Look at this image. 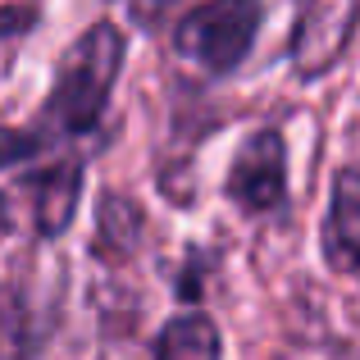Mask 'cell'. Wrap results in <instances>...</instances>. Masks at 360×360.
Segmentation results:
<instances>
[{
  "mask_svg": "<svg viewBox=\"0 0 360 360\" xmlns=\"http://www.w3.org/2000/svg\"><path fill=\"white\" fill-rule=\"evenodd\" d=\"M219 328L205 315H178L174 324L160 333L155 356L150 360H219Z\"/></svg>",
  "mask_w": 360,
  "mask_h": 360,
  "instance_id": "obj_7",
  "label": "cell"
},
{
  "mask_svg": "<svg viewBox=\"0 0 360 360\" xmlns=\"http://www.w3.org/2000/svg\"><path fill=\"white\" fill-rule=\"evenodd\" d=\"M324 251L333 269L352 274L360 283V169H342L333 187V210L324 229Z\"/></svg>",
  "mask_w": 360,
  "mask_h": 360,
  "instance_id": "obj_5",
  "label": "cell"
},
{
  "mask_svg": "<svg viewBox=\"0 0 360 360\" xmlns=\"http://www.w3.org/2000/svg\"><path fill=\"white\" fill-rule=\"evenodd\" d=\"M119 69H123V32L115 23L87 27L60 60L55 87L46 96V119L60 123L64 132H87L105 110Z\"/></svg>",
  "mask_w": 360,
  "mask_h": 360,
  "instance_id": "obj_1",
  "label": "cell"
},
{
  "mask_svg": "<svg viewBox=\"0 0 360 360\" xmlns=\"http://www.w3.org/2000/svg\"><path fill=\"white\" fill-rule=\"evenodd\" d=\"M78 192H82V169L73 165V160L69 165L46 169V174L37 178V187H32V219H37V229H41L46 238H55V233L69 229L73 210H78Z\"/></svg>",
  "mask_w": 360,
  "mask_h": 360,
  "instance_id": "obj_6",
  "label": "cell"
},
{
  "mask_svg": "<svg viewBox=\"0 0 360 360\" xmlns=\"http://www.w3.org/2000/svg\"><path fill=\"white\" fill-rule=\"evenodd\" d=\"M360 23V5H306L292 27V64L301 78H319L342 55Z\"/></svg>",
  "mask_w": 360,
  "mask_h": 360,
  "instance_id": "obj_4",
  "label": "cell"
},
{
  "mask_svg": "<svg viewBox=\"0 0 360 360\" xmlns=\"http://www.w3.org/2000/svg\"><path fill=\"white\" fill-rule=\"evenodd\" d=\"M27 23H37V9H0V37L9 27H27Z\"/></svg>",
  "mask_w": 360,
  "mask_h": 360,
  "instance_id": "obj_9",
  "label": "cell"
},
{
  "mask_svg": "<svg viewBox=\"0 0 360 360\" xmlns=\"http://www.w3.org/2000/svg\"><path fill=\"white\" fill-rule=\"evenodd\" d=\"M288 192V155L278 132H255L229 169V196L246 210H274Z\"/></svg>",
  "mask_w": 360,
  "mask_h": 360,
  "instance_id": "obj_3",
  "label": "cell"
},
{
  "mask_svg": "<svg viewBox=\"0 0 360 360\" xmlns=\"http://www.w3.org/2000/svg\"><path fill=\"white\" fill-rule=\"evenodd\" d=\"M32 155H37V137H32V132L0 128V169L23 165V160H32Z\"/></svg>",
  "mask_w": 360,
  "mask_h": 360,
  "instance_id": "obj_8",
  "label": "cell"
},
{
  "mask_svg": "<svg viewBox=\"0 0 360 360\" xmlns=\"http://www.w3.org/2000/svg\"><path fill=\"white\" fill-rule=\"evenodd\" d=\"M264 9L246 5V0H219V5H201L174 27V51L178 60L196 64L205 73H233L246 60L255 41Z\"/></svg>",
  "mask_w": 360,
  "mask_h": 360,
  "instance_id": "obj_2",
  "label": "cell"
}]
</instances>
